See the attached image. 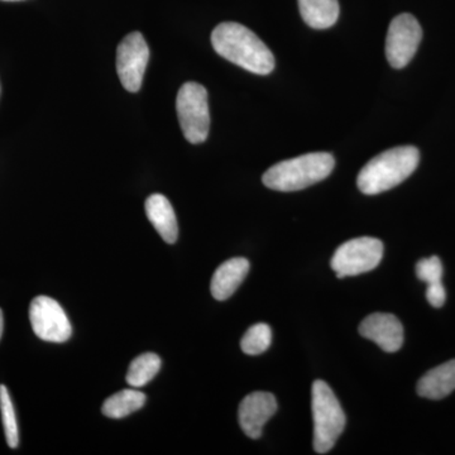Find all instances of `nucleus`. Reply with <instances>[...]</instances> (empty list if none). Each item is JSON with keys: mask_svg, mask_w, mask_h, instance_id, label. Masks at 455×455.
Listing matches in <instances>:
<instances>
[{"mask_svg": "<svg viewBox=\"0 0 455 455\" xmlns=\"http://www.w3.org/2000/svg\"><path fill=\"white\" fill-rule=\"evenodd\" d=\"M212 44L218 55L256 75L274 71L275 57L256 33L235 22H224L212 33Z\"/></svg>", "mask_w": 455, "mask_h": 455, "instance_id": "nucleus-1", "label": "nucleus"}, {"mask_svg": "<svg viewBox=\"0 0 455 455\" xmlns=\"http://www.w3.org/2000/svg\"><path fill=\"white\" fill-rule=\"evenodd\" d=\"M420 161V152L414 146L387 149L372 158L359 172L357 185L366 196H377L405 181Z\"/></svg>", "mask_w": 455, "mask_h": 455, "instance_id": "nucleus-2", "label": "nucleus"}, {"mask_svg": "<svg viewBox=\"0 0 455 455\" xmlns=\"http://www.w3.org/2000/svg\"><path fill=\"white\" fill-rule=\"evenodd\" d=\"M333 156L326 152H313L283 161L266 171L262 181L276 191H299L323 181L334 170Z\"/></svg>", "mask_w": 455, "mask_h": 455, "instance_id": "nucleus-3", "label": "nucleus"}, {"mask_svg": "<svg viewBox=\"0 0 455 455\" xmlns=\"http://www.w3.org/2000/svg\"><path fill=\"white\" fill-rule=\"evenodd\" d=\"M314 451L326 454L346 427V415L328 383L317 379L313 383Z\"/></svg>", "mask_w": 455, "mask_h": 455, "instance_id": "nucleus-4", "label": "nucleus"}, {"mask_svg": "<svg viewBox=\"0 0 455 455\" xmlns=\"http://www.w3.org/2000/svg\"><path fill=\"white\" fill-rule=\"evenodd\" d=\"M180 127L193 145L205 142L211 131L208 92L202 84L185 83L176 98Z\"/></svg>", "mask_w": 455, "mask_h": 455, "instance_id": "nucleus-5", "label": "nucleus"}, {"mask_svg": "<svg viewBox=\"0 0 455 455\" xmlns=\"http://www.w3.org/2000/svg\"><path fill=\"white\" fill-rule=\"evenodd\" d=\"M383 250L382 242L372 236L350 239L335 251L331 268L338 278L366 274L381 263Z\"/></svg>", "mask_w": 455, "mask_h": 455, "instance_id": "nucleus-6", "label": "nucleus"}, {"mask_svg": "<svg viewBox=\"0 0 455 455\" xmlns=\"http://www.w3.org/2000/svg\"><path fill=\"white\" fill-rule=\"evenodd\" d=\"M148 61V44L142 33L132 32L125 36L116 50V73L125 90L140 92Z\"/></svg>", "mask_w": 455, "mask_h": 455, "instance_id": "nucleus-7", "label": "nucleus"}, {"mask_svg": "<svg viewBox=\"0 0 455 455\" xmlns=\"http://www.w3.org/2000/svg\"><path fill=\"white\" fill-rule=\"evenodd\" d=\"M29 322L40 339L65 343L73 334L70 320L61 305L49 296H37L29 305Z\"/></svg>", "mask_w": 455, "mask_h": 455, "instance_id": "nucleus-8", "label": "nucleus"}, {"mask_svg": "<svg viewBox=\"0 0 455 455\" xmlns=\"http://www.w3.org/2000/svg\"><path fill=\"white\" fill-rule=\"evenodd\" d=\"M423 38V29L414 16L400 14L392 20L386 38V57L392 68H403L415 56Z\"/></svg>", "mask_w": 455, "mask_h": 455, "instance_id": "nucleus-9", "label": "nucleus"}, {"mask_svg": "<svg viewBox=\"0 0 455 455\" xmlns=\"http://www.w3.org/2000/svg\"><path fill=\"white\" fill-rule=\"evenodd\" d=\"M277 411V401L269 392H253L243 398L239 405V425L245 435L251 439H259L266 423Z\"/></svg>", "mask_w": 455, "mask_h": 455, "instance_id": "nucleus-10", "label": "nucleus"}, {"mask_svg": "<svg viewBox=\"0 0 455 455\" xmlns=\"http://www.w3.org/2000/svg\"><path fill=\"white\" fill-rule=\"evenodd\" d=\"M359 334L387 353L397 352L403 344V326L392 314L374 313L367 316L359 325Z\"/></svg>", "mask_w": 455, "mask_h": 455, "instance_id": "nucleus-11", "label": "nucleus"}, {"mask_svg": "<svg viewBox=\"0 0 455 455\" xmlns=\"http://www.w3.org/2000/svg\"><path fill=\"white\" fill-rule=\"evenodd\" d=\"M250 267V262L242 257H235L221 263L212 278L211 291L214 299L218 301L229 299L243 283Z\"/></svg>", "mask_w": 455, "mask_h": 455, "instance_id": "nucleus-12", "label": "nucleus"}, {"mask_svg": "<svg viewBox=\"0 0 455 455\" xmlns=\"http://www.w3.org/2000/svg\"><path fill=\"white\" fill-rule=\"evenodd\" d=\"M146 214L152 226L166 243L173 244L178 241L179 226L175 211L166 196L154 194L146 200Z\"/></svg>", "mask_w": 455, "mask_h": 455, "instance_id": "nucleus-13", "label": "nucleus"}, {"mask_svg": "<svg viewBox=\"0 0 455 455\" xmlns=\"http://www.w3.org/2000/svg\"><path fill=\"white\" fill-rule=\"evenodd\" d=\"M455 390V359L433 368L418 383L419 396L442 400Z\"/></svg>", "mask_w": 455, "mask_h": 455, "instance_id": "nucleus-14", "label": "nucleus"}, {"mask_svg": "<svg viewBox=\"0 0 455 455\" xmlns=\"http://www.w3.org/2000/svg\"><path fill=\"white\" fill-rule=\"evenodd\" d=\"M302 20L315 29L331 28L339 18L338 0H299Z\"/></svg>", "mask_w": 455, "mask_h": 455, "instance_id": "nucleus-15", "label": "nucleus"}, {"mask_svg": "<svg viewBox=\"0 0 455 455\" xmlns=\"http://www.w3.org/2000/svg\"><path fill=\"white\" fill-rule=\"evenodd\" d=\"M146 403V395L139 390H123L107 398L101 411L110 419L127 418Z\"/></svg>", "mask_w": 455, "mask_h": 455, "instance_id": "nucleus-16", "label": "nucleus"}, {"mask_svg": "<svg viewBox=\"0 0 455 455\" xmlns=\"http://www.w3.org/2000/svg\"><path fill=\"white\" fill-rule=\"evenodd\" d=\"M161 358L155 353H145L132 362L127 373V383L133 388L146 386L161 370Z\"/></svg>", "mask_w": 455, "mask_h": 455, "instance_id": "nucleus-17", "label": "nucleus"}, {"mask_svg": "<svg viewBox=\"0 0 455 455\" xmlns=\"http://www.w3.org/2000/svg\"><path fill=\"white\" fill-rule=\"evenodd\" d=\"M0 412H2L3 427H4L5 439L12 449L20 445V430H18L17 416L14 411L11 395L4 385H0Z\"/></svg>", "mask_w": 455, "mask_h": 455, "instance_id": "nucleus-18", "label": "nucleus"}, {"mask_svg": "<svg viewBox=\"0 0 455 455\" xmlns=\"http://www.w3.org/2000/svg\"><path fill=\"white\" fill-rule=\"evenodd\" d=\"M272 343V331L269 325L259 323L251 326L241 340V348L245 355H259L265 353Z\"/></svg>", "mask_w": 455, "mask_h": 455, "instance_id": "nucleus-19", "label": "nucleus"}, {"mask_svg": "<svg viewBox=\"0 0 455 455\" xmlns=\"http://www.w3.org/2000/svg\"><path fill=\"white\" fill-rule=\"evenodd\" d=\"M443 272L444 269H443L442 260L436 256L420 259L416 265V275L427 284L440 283Z\"/></svg>", "mask_w": 455, "mask_h": 455, "instance_id": "nucleus-20", "label": "nucleus"}, {"mask_svg": "<svg viewBox=\"0 0 455 455\" xmlns=\"http://www.w3.org/2000/svg\"><path fill=\"white\" fill-rule=\"evenodd\" d=\"M427 299L431 307H442L447 300V291H445L444 284L440 283L427 284Z\"/></svg>", "mask_w": 455, "mask_h": 455, "instance_id": "nucleus-21", "label": "nucleus"}, {"mask_svg": "<svg viewBox=\"0 0 455 455\" xmlns=\"http://www.w3.org/2000/svg\"><path fill=\"white\" fill-rule=\"evenodd\" d=\"M3 329H4V317H3V311L0 309V339H2Z\"/></svg>", "mask_w": 455, "mask_h": 455, "instance_id": "nucleus-22", "label": "nucleus"}, {"mask_svg": "<svg viewBox=\"0 0 455 455\" xmlns=\"http://www.w3.org/2000/svg\"><path fill=\"white\" fill-rule=\"evenodd\" d=\"M3 2H22V0H3Z\"/></svg>", "mask_w": 455, "mask_h": 455, "instance_id": "nucleus-23", "label": "nucleus"}]
</instances>
